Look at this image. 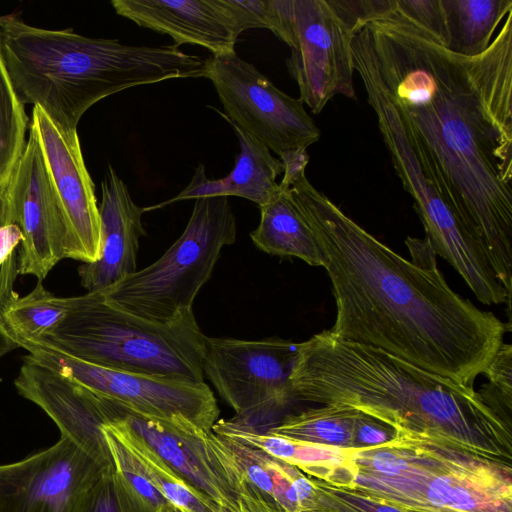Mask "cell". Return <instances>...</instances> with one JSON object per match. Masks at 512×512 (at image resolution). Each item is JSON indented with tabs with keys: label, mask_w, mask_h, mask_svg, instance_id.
Returning a JSON list of instances; mask_svg holds the SVG:
<instances>
[{
	"label": "cell",
	"mask_w": 512,
	"mask_h": 512,
	"mask_svg": "<svg viewBox=\"0 0 512 512\" xmlns=\"http://www.w3.org/2000/svg\"><path fill=\"white\" fill-rule=\"evenodd\" d=\"M354 69L396 110L424 171L512 292V12L481 54L454 53L395 10L352 34Z\"/></svg>",
	"instance_id": "obj_1"
},
{
	"label": "cell",
	"mask_w": 512,
	"mask_h": 512,
	"mask_svg": "<svg viewBox=\"0 0 512 512\" xmlns=\"http://www.w3.org/2000/svg\"><path fill=\"white\" fill-rule=\"evenodd\" d=\"M289 187L331 282L336 319L330 332L473 386L504 342L506 324L451 289L426 239L405 240L408 260L349 218L305 174Z\"/></svg>",
	"instance_id": "obj_2"
},
{
	"label": "cell",
	"mask_w": 512,
	"mask_h": 512,
	"mask_svg": "<svg viewBox=\"0 0 512 512\" xmlns=\"http://www.w3.org/2000/svg\"><path fill=\"white\" fill-rule=\"evenodd\" d=\"M294 399L355 409L393 428L511 464V419L473 386L323 330L299 343Z\"/></svg>",
	"instance_id": "obj_3"
},
{
	"label": "cell",
	"mask_w": 512,
	"mask_h": 512,
	"mask_svg": "<svg viewBox=\"0 0 512 512\" xmlns=\"http://www.w3.org/2000/svg\"><path fill=\"white\" fill-rule=\"evenodd\" d=\"M0 42L23 105L40 107L56 124L76 129L84 113L122 90L176 78L204 77L206 62L177 45L131 46L73 29L32 26L0 16Z\"/></svg>",
	"instance_id": "obj_4"
},
{
	"label": "cell",
	"mask_w": 512,
	"mask_h": 512,
	"mask_svg": "<svg viewBox=\"0 0 512 512\" xmlns=\"http://www.w3.org/2000/svg\"><path fill=\"white\" fill-rule=\"evenodd\" d=\"M352 490L405 508L512 512L511 464L396 433L351 449Z\"/></svg>",
	"instance_id": "obj_5"
},
{
	"label": "cell",
	"mask_w": 512,
	"mask_h": 512,
	"mask_svg": "<svg viewBox=\"0 0 512 512\" xmlns=\"http://www.w3.org/2000/svg\"><path fill=\"white\" fill-rule=\"evenodd\" d=\"M204 340L193 310L155 323L109 304L96 291L75 296L62 322L32 341L113 370L204 382Z\"/></svg>",
	"instance_id": "obj_6"
},
{
	"label": "cell",
	"mask_w": 512,
	"mask_h": 512,
	"mask_svg": "<svg viewBox=\"0 0 512 512\" xmlns=\"http://www.w3.org/2000/svg\"><path fill=\"white\" fill-rule=\"evenodd\" d=\"M236 218L228 197H201L181 236L151 265L104 290L105 300L155 323H169L192 311L224 246L236 240Z\"/></svg>",
	"instance_id": "obj_7"
},
{
	"label": "cell",
	"mask_w": 512,
	"mask_h": 512,
	"mask_svg": "<svg viewBox=\"0 0 512 512\" xmlns=\"http://www.w3.org/2000/svg\"><path fill=\"white\" fill-rule=\"evenodd\" d=\"M269 30L289 46L288 72L313 113L336 95L355 98L353 33L328 0H271Z\"/></svg>",
	"instance_id": "obj_8"
},
{
	"label": "cell",
	"mask_w": 512,
	"mask_h": 512,
	"mask_svg": "<svg viewBox=\"0 0 512 512\" xmlns=\"http://www.w3.org/2000/svg\"><path fill=\"white\" fill-rule=\"evenodd\" d=\"M298 346L278 338L205 336L203 372L235 410L232 421L257 431L272 427V415L294 399L290 376Z\"/></svg>",
	"instance_id": "obj_9"
},
{
	"label": "cell",
	"mask_w": 512,
	"mask_h": 512,
	"mask_svg": "<svg viewBox=\"0 0 512 512\" xmlns=\"http://www.w3.org/2000/svg\"><path fill=\"white\" fill-rule=\"evenodd\" d=\"M30 360L46 366L126 411L154 419L184 417L212 431L218 420L216 398L205 382L113 370L94 365L38 341L17 342Z\"/></svg>",
	"instance_id": "obj_10"
},
{
	"label": "cell",
	"mask_w": 512,
	"mask_h": 512,
	"mask_svg": "<svg viewBox=\"0 0 512 512\" xmlns=\"http://www.w3.org/2000/svg\"><path fill=\"white\" fill-rule=\"evenodd\" d=\"M206 62L208 78L219 97L224 117L278 156L317 142L321 131L302 100L277 88L236 51L212 55Z\"/></svg>",
	"instance_id": "obj_11"
},
{
	"label": "cell",
	"mask_w": 512,
	"mask_h": 512,
	"mask_svg": "<svg viewBox=\"0 0 512 512\" xmlns=\"http://www.w3.org/2000/svg\"><path fill=\"white\" fill-rule=\"evenodd\" d=\"M120 408L132 431L181 479L227 512H240L245 476L221 436L184 417L154 419Z\"/></svg>",
	"instance_id": "obj_12"
},
{
	"label": "cell",
	"mask_w": 512,
	"mask_h": 512,
	"mask_svg": "<svg viewBox=\"0 0 512 512\" xmlns=\"http://www.w3.org/2000/svg\"><path fill=\"white\" fill-rule=\"evenodd\" d=\"M6 224H16L23 241L17 274L42 281L67 258L65 217L34 130L29 125L24 151L3 196Z\"/></svg>",
	"instance_id": "obj_13"
},
{
	"label": "cell",
	"mask_w": 512,
	"mask_h": 512,
	"mask_svg": "<svg viewBox=\"0 0 512 512\" xmlns=\"http://www.w3.org/2000/svg\"><path fill=\"white\" fill-rule=\"evenodd\" d=\"M111 466L61 437L41 452L0 465V512H71Z\"/></svg>",
	"instance_id": "obj_14"
},
{
	"label": "cell",
	"mask_w": 512,
	"mask_h": 512,
	"mask_svg": "<svg viewBox=\"0 0 512 512\" xmlns=\"http://www.w3.org/2000/svg\"><path fill=\"white\" fill-rule=\"evenodd\" d=\"M30 127L38 139L68 231L67 258L91 263L101 242L99 205L76 129L61 127L33 106Z\"/></svg>",
	"instance_id": "obj_15"
},
{
	"label": "cell",
	"mask_w": 512,
	"mask_h": 512,
	"mask_svg": "<svg viewBox=\"0 0 512 512\" xmlns=\"http://www.w3.org/2000/svg\"><path fill=\"white\" fill-rule=\"evenodd\" d=\"M17 392L39 406L66 438L105 465H114L103 427L119 405L26 356L14 380Z\"/></svg>",
	"instance_id": "obj_16"
},
{
	"label": "cell",
	"mask_w": 512,
	"mask_h": 512,
	"mask_svg": "<svg viewBox=\"0 0 512 512\" xmlns=\"http://www.w3.org/2000/svg\"><path fill=\"white\" fill-rule=\"evenodd\" d=\"M115 12L174 44L201 46L212 55L235 51L240 35L222 0H113Z\"/></svg>",
	"instance_id": "obj_17"
},
{
	"label": "cell",
	"mask_w": 512,
	"mask_h": 512,
	"mask_svg": "<svg viewBox=\"0 0 512 512\" xmlns=\"http://www.w3.org/2000/svg\"><path fill=\"white\" fill-rule=\"evenodd\" d=\"M99 213L101 220L100 254L96 261L78 268L80 282L87 292L106 289L137 271L143 207L132 199L127 185L108 165L101 184Z\"/></svg>",
	"instance_id": "obj_18"
},
{
	"label": "cell",
	"mask_w": 512,
	"mask_h": 512,
	"mask_svg": "<svg viewBox=\"0 0 512 512\" xmlns=\"http://www.w3.org/2000/svg\"><path fill=\"white\" fill-rule=\"evenodd\" d=\"M218 112L233 128L240 151L235 157L231 172L220 179L207 177L205 167L199 164L190 183L173 198L150 207H143L144 212L164 208L172 203L197 199L201 197L237 196L254 202L259 208L269 203L278 193L277 177L283 172L279 159L257 139L236 126Z\"/></svg>",
	"instance_id": "obj_19"
},
{
	"label": "cell",
	"mask_w": 512,
	"mask_h": 512,
	"mask_svg": "<svg viewBox=\"0 0 512 512\" xmlns=\"http://www.w3.org/2000/svg\"><path fill=\"white\" fill-rule=\"evenodd\" d=\"M212 430L218 435L261 449L330 486L353 488L351 449L307 443L269 431H257L231 419L217 420Z\"/></svg>",
	"instance_id": "obj_20"
},
{
	"label": "cell",
	"mask_w": 512,
	"mask_h": 512,
	"mask_svg": "<svg viewBox=\"0 0 512 512\" xmlns=\"http://www.w3.org/2000/svg\"><path fill=\"white\" fill-rule=\"evenodd\" d=\"M221 437L241 467L246 480L271 505L281 512L317 510L318 494L313 478L261 449Z\"/></svg>",
	"instance_id": "obj_21"
},
{
	"label": "cell",
	"mask_w": 512,
	"mask_h": 512,
	"mask_svg": "<svg viewBox=\"0 0 512 512\" xmlns=\"http://www.w3.org/2000/svg\"><path fill=\"white\" fill-rule=\"evenodd\" d=\"M260 209V222L250 233L262 251L297 257L311 266H323L316 237L295 200L290 187L279 183L276 196Z\"/></svg>",
	"instance_id": "obj_22"
},
{
	"label": "cell",
	"mask_w": 512,
	"mask_h": 512,
	"mask_svg": "<svg viewBox=\"0 0 512 512\" xmlns=\"http://www.w3.org/2000/svg\"><path fill=\"white\" fill-rule=\"evenodd\" d=\"M447 31L446 48L475 56L492 42L497 26L512 12V0H441Z\"/></svg>",
	"instance_id": "obj_23"
},
{
	"label": "cell",
	"mask_w": 512,
	"mask_h": 512,
	"mask_svg": "<svg viewBox=\"0 0 512 512\" xmlns=\"http://www.w3.org/2000/svg\"><path fill=\"white\" fill-rule=\"evenodd\" d=\"M106 426L128 447L143 468L148 482L171 504L187 512H227L181 479L128 426L120 414Z\"/></svg>",
	"instance_id": "obj_24"
},
{
	"label": "cell",
	"mask_w": 512,
	"mask_h": 512,
	"mask_svg": "<svg viewBox=\"0 0 512 512\" xmlns=\"http://www.w3.org/2000/svg\"><path fill=\"white\" fill-rule=\"evenodd\" d=\"M74 297H57L38 281L26 296L19 297L11 290L0 301V316L17 343L40 340L52 331L72 309Z\"/></svg>",
	"instance_id": "obj_25"
},
{
	"label": "cell",
	"mask_w": 512,
	"mask_h": 512,
	"mask_svg": "<svg viewBox=\"0 0 512 512\" xmlns=\"http://www.w3.org/2000/svg\"><path fill=\"white\" fill-rule=\"evenodd\" d=\"M358 414L352 408L323 405L287 415L266 431L302 442L352 449Z\"/></svg>",
	"instance_id": "obj_26"
},
{
	"label": "cell",
	"mask_w": 512,
	"mask_h": 512,
	"mask_svg": "<svg viewBox=\"0 0 512 512\" xmlns=\"http://www.w3.org/2000/svg\"><path fill=\"white\" fill-rule=\"evenodd\" d=\"M29 118L8 73L0 42V196L3 198L24 151Z\"/></svg>",
	"instance_id": "obj_27"
},
{
	"label": "cell",
	"mask_w": 512,
	"mask_h": 512,
	"mask_svg": "<svg viewBox=\"0 0 512 512\" xmlns=\"http://www.w3.org/2000/svg\"><path fill=\"white\" fill-rule=\"evenodd\" d=\"M71 512H158L115 469H106L77 500Z\"/></svg>",
	"instance_id": "obj_28"
},
{
	"label": "cell",
	"mask_w": 512,
	"mask_h": 512,
	"mask_svg": "<svg viewBox=\"0 0 512 512\" xmlns=\"http://www.w3.org/2000/svg\"><path fill=\"white\" fill-rule=\"evenodd\" d=\"M489 384L479 392L488 404L501 415L511 418L512 404V347L502 343L485 369Z\"/></svg>",
	"instance_id": "obj_29"
},
{
	"label": "cell",
	"mask_w": 512,
	"mask_h": 512,
	"mask_svg": "<svg viewBox=\"0 0 512 512\" xmlns=\"http://www.w3.org/2000/svg\"><path fill=\"white\" fill-rule=\"evenodd\" d=\"M314 480L318 494L317 512H410L403 507Z\"/></svg>",
	"instance_id": "obj_30"
},
{
	"label": "cell",
	"mask_w": 512,
	"mask_h": 512,
	"mask_svg": "<svg viewBox=\"0 0 512 512\" xmlns=\"http://www.w3.org/2000/svg\"><path fill=\"white\" fill-rule=\"evenodd\" d=\"M103 432L115 469L146 500L156 507L168 501L148 482L139 461L128 447L105 425Z\"/></svg>",
	"instance_id": "obj_31"
},
{
	"label": "cell",
	"mask_w": 512,
	"mask_h": 512,
	"mask_svg": "<svg viewBox=\"0 0 512 512\" xmlns=\"http://www.w3.org/2000/svg\"><path fill=\"white\" fill-rule=\"evenodd\" d=\"M395 10L446 47L447 31L441 0H395Z\"/></svg>",
	"instance_id": "obj_32"
},
{
	"label": "cell",
	"mask_w": 512,
	"mask_h": 512,
	"mask_svg": "<svg viewBox=\"0 0 512 512\" xmlns=\"http://www.w3.org/2000/svg\"><path fill=\"white\" fill-rule=\"evenodd\" d=\"M239 33L251 28L270 29L271 0H222Z\"/></svg>",
	"instance_id": "obj_33"
},
{
	"label": "cell",
	"mask_w": 512,
	"mask_h": 512,
	"mask_svg": "<svg viewBox=\"0 0 512 512\" xmlns=\"http://www.w3.org/2000/svg\"><path fill=\"white\" fill-rule=\"evenodd\" d=\"M396 436V431L384 423L359 412L354 430L353 450L384 445Z\"/></svg>",
	"instance_id": "obj_34"
},
{
	"label": "cell",
	"mask_w": 512,
	"mask_h": 512,
	"mask_svg": "<svg viewBox=\"0 0 512 512\" xmlns=\"http://www.w3.org/2000/svg\"><path fill=\"white\" fill-rule=\"evenodd\" d=\"M305 148L293 149L284 152L279 156L283 167L281 184L289 186L294 180L305 174L309 162V155Z\"/></svg>",
	"instance_id": "obj_35"
},
{
	"label": "cell",
	"mask_w": 512,
	"mask_h": 512,
	"mask_svg": "<svg viewBox=\"0 0 512 512\" xmlns=\"http://www.w3.org/2000/svg\"><path fill=\"white\" fill-rule=\"evenodd\" d=\"M23 241V234L16 224L0 226V267L13 256L15 248Z\"/></svg>",
	"instance_id": "obj_36"
},
{
	"label": "cell",
	"mask_w": 512,
	"mask_h": 512,
	"mask_svg": "<svg viewBox=\"0 0 512 512\" xmlns=\"http://www.w3.org/2000/svg\"><path fill=\"white\" fill-rule=\"evenodd\" d=\"M240 512H281L259 494H250L241 501Z\"/></svg>",
	"instance_id": "obj_37"
},
{
	"label": "cell",
	"mask_w": 512,
	"mask_h": 512,
	"mask_svg": "<svg viewBox=\"0 0 512 512\" xmlns=\"http://www.w3.org/2000/svg\"><path fill=\"white\" fill-rule=\"evenodd\" d=\"M16 348H19V346L9 335L0 316V358Z\"/></svg>",
	"instance_id": "obj_38"
},
{
	"label": "cell",
	"mask_w": 512,
	"mask_h": 512,
	"mask_svg": "<svg viewBox=\"0 0 512 512\" xmlns=\"http://www.w3.org/2000/svg\"><path fill=\"white\" fill-rule=\"evenodd\" d=\"M158 512H187L185 510H183L182 508L176 506V505H173L171 504L170 502L160 506L158 508Z\"/></svg>",
	"instance_id": "obj_39"
},
{
	"label": "cell",
	"mask_w": 512,
	"mask_h": 512,
	"mask_svg": "<svg viewBox=\"0 0 512 512\" xmlns=\"http://www.w3.org/2000/svg\"><path fill=\"white\" fill-rule=\"evenodd\" d=\"M403 508H405V507H403ZM405 509L410 512H463V511L448 510V509H421V508H405Z\"/></svg>",
	"instance_id": "obj_40"
},
{
	"label": "cell",
	"mask_w": 512,
	"mask_h": 512,
	"mask_svg": "<svg viewBox=\"0 0 512 512\" xmlns=\"http://www.w3.org/2000/svg\"><path fill=\"white\" fill-rule=\"evenodd\" d=\"M6 225V211L4 199L0 196V226Z\"/></svg>",
	"instance_id": "obj_41"
},
{
	"label": "cell",
	"mask_w": 512,
	"mask_h": 512,
	"mask_svg": "<svg viewBox=\"0 0 512 512\" xmlns=\"http://www.w3.org/2000/svg\"><path fill=\"white\" fill-rule=\"evenodd\" d=\"M312 512H317V511H312Z\"/></svg>",
	"instance_id": "obj_42"
}]
</instances>
